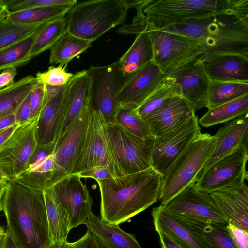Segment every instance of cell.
Masks as SVG:
<instances>
[{
    "label": "cell",
    "mask_w": 248,
    "mask_h": 248,
    "mask_svg": "<svg viewBox=\"0 0 248 248\" xmlns=\"http://www.w3.org/2000/svg\"><path fill=\"white\" fill-rule=\"evenodd\" d=\"M101 219L119 225L159 200L162 176L151 167L144 170L97 181Z\"/></svg>",
    "instance_id": "6da1fadb"
},
{
    "label": "cell",
    "mask_w": 248,
    "mask_h": 248,
    "mask_svg": "<svg viewBox=\"0 0 248 248\" xmlns=\"http://www.w3.org/2000/svg\"><path fill=\"white\" fill-rule=\"evenodd\" d=\"M200 42L205 50L201 60L216 54L248 57V0L241 6L210 17L159 30Z\"/></svg>",
    "instance_id": "7a4b0ae2"
},
{
    "label": "cell",
    "mask_w": 248,
    "mask_h": 248,
    "mask_svg": "<svg viewBox=\"0 0 248 248\" xmlns=\"http://www.w3.org/2000/svg\"><path fill=\"white\" fill-rule=\"evenodd\" d=\"M2 211L7 230L21 248H45L51 243L43 191L7 179Z\"/></svg>",
    "instance_id": "3957f363"
},
{
    "label": "cell",
    "mask_w": 248,
    "mask_h": 248,
    "mask_svg": "<svg viewBox=\"0 0 248 248\" xmlns=\"http://www.w3.org/2000/svg\"><path fill=\"white\" fill-rule=\"evenodd\" d=\"M247 0H141L134 7L133 23L159 30L193 20L210 17L237 8Z\"/></svg>",
    "instance_id": "277c9868"
},
{
    "label": "cell",
    "mask_w": 248,
    "mask_h": 248,
    "mask_svg": "<svg viewBox=\"0 0 248 248\" xmlns=\"http://www.w3.org/2000/svg\"><path fill=\"white\" fill-rule=\"evenodd\" d=\"M132 0H91L78 2L67 14L68 31L91 42L109 30L122 24L128 10L134 7Z\"/></svg>",
    "instance_id": "5b68a950"
},
{
    "label": "cell",
    "mask_w": 248,
    "mask_h": 248,
    "mask_svg": "<svg viewBox=\"0 0 248 248\" xmlns=\"http://www.w3.org/2000/svg\"><path fill=\"white\" fill-rule=\"evenodd\" d=\"M215 135L200 133L162 176L159 200L164 205L197 178L217 145Z\"/></svg>",
    "instance_id": "8992f818"
},
{
    "label": "cell",
    "mask_w": 248,
    "mask_h": 248,
    "mask_svg": "<svg viewBox=\"0 0 248 248\" xmlns=\"http://www.w3.org/2000/svg\"><path fill=\"white\" fill-rule=\"evenodd\" d=\"M110 155L109 170L113 177L139 172L152 167L154 138L145 139L115 123H107Z\"/></svg>",
    "instance_id": "52a82bcc"
},
{
    "label": "cell",
    "mask_w": 248,
    "mask_h": 248,
    "mask_svg": "<svg viewBox=\"0 0 248 248\" xmlns=\"http://www.w3.org/2000/svg\"><path fill=\"white\" fill-rule=\"evenodd\" d=\"M150 37L153 61L166 76L197 59L205 52L199 41L165 31L143 28Z\"/></svg>",
    "instance_id": "ba28073f"
},
{
    "label": "cell",
    "mask_w": 248,
    "mask_h": 248,
    "mask_svg": "<svg viewBox=\"0 0 248 248\" xmlns=\"http://www.w3.org/2000/svg\"><path fill=\"white\" fill-rule=\"evenodd\" d=\"M161 205L166 211L186 222L222 226L229 223L210 194L197 188L196 182Z\"/></svg>",
    "instance_id": "9c48e42d"
},
{
    "label": "cell",
    "mask_w": 248,
    "mask_h": 248,
    "mask_svg": "<svg viewBox=\"0 0 248 248\" xmlns=\"http://www.w3.org/2000/svg\"><path fill=\"white\" fill-rule=\"evenodd\" d=\"M39 116L18 124L0 146V168L7 179H16L26 169L37 146L36 132Z\"/></svg>",
    "instance_id": "30bf717a"
},
{
    "label": "cell",
    "mask_w": 248,
    "mask_h": 248,
    "mask_svg": "<svg viewBox=\"0 0 248 248\" xmlns=\"http://www.w3.org/2000/svg\"><path fill=\"white\" fill-rule=\"evenodd\" d=\"M248 146L241 144L200 174L196 183L197 188L209 194L242 184L248 180Z\"/></svg>",
    "instance_id": "8fae6325"
},
{
    "label": "cell",
    "mask_w": 248,
    "mask_h": 248,
    "mask_svg": "<svg viewBox=\"0 0 248 248\" xmlns=\"http://www.w3.org/2000/svg\"><path fill=\"white\" fill-rule=\"evenodd\" d=\"M92 79V103L107 123L114 122L117 97L126 79L118 61L108 65L91 66L87 69Z\"/></svg>",
    "instance_id": "7c38bea8"
},
{
    "label": "cell",
    "mask_w": 248,
    "mask_h": 248,
    "mask_svg": "<svg viewBox=\"0 0 248 248\" xmlns=\"http://www.w3.org/2000/svg\"><path fill=\"white\" fill-rule=\"evenodd\" d=\"M198 120L195 114L172 130L155 137L151 165L161 175L201 133Z\"/></svg>",
    "instance_id": "4fadbf2b"
},
{
    "label": "cell",
    "mask_w": 248,
    "mask_h": 248,
    "mask_svg": "<svg viewBox=\"0 0 248 248\" xmlns=\"http://www.w3.org/2000/svg\"><path fill=\"white\" fill-rule=\"evenodd\" d=\"M106 129L104 117L93 108L82 145L71 174H78L98 166H107L109 170L110 155Z\"/></svg>",
    "instance_id": "5bb4252c"
},
{
    "label": "cell",
    "mask_w": 248,
    "mask_h": 248,
    "mask_svg": "<svg viewBox=\"0 0 248 248\" xmlns=\"http://www.w3.org/2000/svg\"><path fill=\"white\" fill-rule=\"evenodd\" d=\"M91 90L92 79L87 70L74 74L65 85L54 142V151L77 117L86 107L92 103Z\"/></svg>",
    "instance_id": "9a60e30c"
},
{
    "label": "cell",
    "mask_w": 248,
    "mask_h": 248,
    "mask_svg": "<svg viewBox=\"0 0 248 248\" xmlns=\"http://www.w3.org/2000/svg\"><path fill=\"white\" fill-rule=\"evenodd\" d=\"M51 186L56 199L69 216L71 229L85 224L93 213V200L79 175H68Z\"/></svg>",
    "instance_id": "2e32d148"
},
{
    "label": "cell",
    "mask_w": 248,
    "mask_h": 248,
    "mask_svg": "<svg viewBox=\"0 0 248 248\" xmlns=\"http://www.w3.org/2000/svg\"><path fill=\"white\" fill-rule=\"evenodd\" d=\"M93 108L91 103L83 109L53 153L54 170L52 184L71 174L82 145Z\"/></svg>",
    "instance_id": "e0dca14e"
},
{
    "label": "cell",
    "mask_w": 248,
    "mask_h": 248,
    "mask_svg": "<svg viewBox=\"0 0 248 248\" xmlns=\"http://www.w3.org/2000/svg\"><path fill=\"white\" fill-rule=\"evenodd\" d=\"M167 76L174 79L180 96L190 104L195 112L207 108L210 80L201 60L197 58Z\"/></svg>",
    "instance_id": "ac0fdd59"
},
{
    "label": "cell",
    "mask_w": 248,
    "mask_h": 248,
    "mask_svg": "<svg viewBox=\"0 0 248 248\" xmlns=\"http://www.w3.org/2000/svg\"><path fill=\"white\" fill-rule=\"evenodd\" d=\"M166 76L152 61L127 76L117 97L118 105L138 108L158 88Z\"/></svg>",
    "instance_id": "d6986e66"
},
{
    "label": "cell",
    "mask_w": 248,
    "mask_h": 248,
    "mask_svg": "<svg viewBox=\"0 0 248 248\" xmlns=\"http://www.w3.org/2000/svg\"><path fill=\"white\" fill-rule=\"evenodd\" d=\"M209 194L229 223L248 231V187L245 182Z\"/></svg>",
    "instance_id": "ffe728a7"
},
{
    "label": "cell",
    "mask_w": 248,
    "mask_h": 248,
    "mask_svg": "<svg viewBox=\"0 0 248 248\" xmlns=\"http://www.w3.org/2000/svg\"><path fill=\"white\" fill-rule=\"evenodd\" d=\"M201 61L211 81L248 83V57L235 54H216Z\"/></svg>",
    "instance_id": "44dd1931"
},
{
    "label": "cell",
    "mask_w": 248,
    "mask_h": 248,
    "mask_svg": "<svg viewBox=\"0 0 248 248\" xmlns=\"http://www.w3.org/2000/svg\"><path fill=\"white\" fill-rule=\"evenodd\" d=\"M152 216L156 231L169 233L189 248H215L203 234L166 211L161 204L153 208Z\"/></svg>",
    "instance_id": "7402d4cb"
},
{
    "label": "cell",
    "mask_w": 248,
    "mask_h": 248,
    "mask_svg": "<svg viewBox=\"0 0 248 248\" xmlns=\"http://www.w3.org/2000/svg\"><path fill=\"white\" fill-rule=\"evenodd\" d=\"M248 113L232 120L220 128L215 135L217 140L216 146L199 175L239 145L248 146Z\"/></svg>",
    "instance_id": "603a6c76"
},
{
    "label": "cell",
    "mask_w": 248,
    "mask_h": 248,
    "mask_svg": "<svg viewBox=\"0 0 248 248\" xmlns=\"http://www.w3.org/2000/svg\"><path fill=\"white\" fill-rule=\"evenodd\" d=\"M195 114L190 104L178 96L167 102L146 121L155 137L172 130Z\"/></svg>",
    "instance_id": "cb8c5ba5"
},
{
    "label": "cell",
    "mask_w": 248,
    "mask_h": 248,
    "mask_svg": "<svg viewBox=\"0 0 248 248\" xmlns=\"http://www.w3.org/2000/svg\"><path fill=\"white\" fill-rule=\"evenodd\" d=\"M46 86V100L40 114L36 132L37 143L40 146L54 144L65 87Z\"/></svg>",
    "instance_id": "d4e9b609"
},
{
    "label": "cell",
    "mask_w": 248,
    "mask_h": 248,
    "mask_svg": "<svg viewBox=\"0 0 248 248\" xmlns=\"http://www.w3.org/2000/svg\"><path fill=\"white\" fill-rule=\"evenodd\" d=\"M84 225L110 248H142L133 235L123 231L119 225L107 224L93 213Z\"/></svg>",
    "instance_id": "484cf974"
},
{
    "label": "cell",
    "mask_w": 248,
    "mask_h": 248,
    "mask_svg": "<svg viewBox=\"0 0 248 248\" xmlns=\"http://www.w3.org/2000/svg\"><path fill=\"white\" fill-rule=\"evenodd\" d=\"M43 193L51 242L62 243L67 241L71 229L69 216L56 199L51 186L46 187Z\"/></svg>",
    "instance_id": "4316f807"
},
{
    "label": "cell",
    "mask_w": 248,
    "mask_h": 248,
    "mask_svg": "<svg viewBox=\"0 0 248 248\" xmlns=\"http://www.w3.org/2000/svg\"><path fill=\"white\" fill-rule=\"evenodd\" d=\"M136 35L132 45L119 60L125 76L153 61L152 44L148 32L143 30Z\"/></svg>",
    "instance_id": "83f0119b"
},
{
    "label": "cell",
    "mask_w": 248,
    "mask_h": 248,
    "mask_svg": "<svg viewBox=\"0 0 248 248\" xmlns=\"http://www.w3.org/2000/svg\"><path fill=\"white\" fill-rule=\"evenodd\" d=\"M37 83L35 77L28 75L0 90V118L16 112Z\"/></svg>",
    "instance_id": "f1b7e54d"
},
{
    "label": "cell",
    "mask_w": 248,
    "mask_h": 248,
    "mask_svg": "<svg viewBox=\"0 0 248 248\" xmlns=\"http://www.w3.org/2000/svg\"><path fill=\"white\" fill-rule=\"evenodd\" d=\"M248 112V94L234 100L208 108L207 111L198 120L199 124L209 127L226 123Z\"/></svg>",
    "instance_id": "f546056e"
},
{
    "label": "cell",
    "mask_w": 248,
    "mask_h": 248,
    "mask_svg": "<svg viewBox=\"0 0 248 248\" xmlns=\"http://www.w3.org/2000/svg\"><path fill=\"white\" fill-rule=\"evenodd\" d=\"M92 46V42L77 37L68 31L63 35L50 49L49 63L64 67L74 58Z\"/></svg>",
    "instance_id": "4dcf8cb0"
},
{
    "label": "cell",
    "mask_w": 248,
    "mask_h": 248,
    "mask_svg": "<svg viewBox=\"0 0 248 248\" xmlns=\"http://www.w3.org/2000/svg\"><path fill=\"white\" fill-rule=\"evenodd\" d=\"M67 32L68 24L66 16L41 24L36 30L35 37L30 51L31 59L50 49Z\"/></svg>",
    "instance_id": "1f68e13d"
},
{
    "label": "cell",
    "mask_w": 248,
    "mask_h": 248,
    "mask_svg": "<svg viewBox=\"0 0 248 248\" xmlns=\"http://www.w3.org/2000/svg\"><path fill=\"white\" fill-rule=\"evenodd\" d=\"M73 6L64 5L36 7L10 13L7 18L21 24H42L65 16Z\"/></svg>",
    "instance_id": "d6a6232c"
},
{
    "label": "cell",
    "mask_w": 248,
    "mask_h": 248,
    "mask_svg": "<svg viewBox=\"0 0 248 248\" xmlns=\"http://www.w3.org/2000/svg\"><path fill=\"white\" fill-rule=\"evenodd\" d=\"M180 96L174 79L167 76L156 90L138 108L140 117L147 120L160 108L171 98Z\"/></svg>",
    "instance_id": "836d02e7"
},
{
    "label": "cell",
    "mask_w": 248,
    "mask_h": 248,
    "mask_svg": "<svg viewBox=\"0 0 248 248\" xmlns=\"http://www.w3.org/2000/svg\"><path fill=\"white\" fill-rule=\"evenodd\" d=\"M248 94V83L211 81L208 108L234 100Z\"/></svg>",
    "instance_id": "e575fe53"
},
{
    "label": "cell",
    "mask_w": 248,
    "mask_h": 248,
    "mask_svg": "<svg viewBox=\"0 0 248 248\" xmlns=\"http://www.w3.org/2000/svg\"><path fill=\"white\" fill-rule=\"evenodd\" d=\"M36 30L24 39L0 50V72L9 68H17L30 62Z\"/></svg>",
    "instance_id": "d590c367"
},
{
    "label": "cell",
    "mask_w": 248,
    "mask_h": 248,
    "mask_svg": "<svg viewBox=\"0 0 248 248\" xmlns=\"http://www.w3.org/2000/svg\"><path fill=\"white\" fill-rule=\"evenodd\" d=\"M114 122L140 138H155L148 123L139 114L136 108L118 105L115 111Z\"/></svg>",
    "instance_id": "8d00e7d4"
},
{
    "label": "cell",
    "mask_w": 248,
    "mask_h": 248,
    "mask_svg": "<svg viewBox=\"0 0 248 248\" xmlns=\"http://www.w3.org/2000/svg\"><path fill=\"white\" fill-rule=\"evenodd\" d=\"M54 170L53 154L33 170L24 172L15 180L34 190L43 191L52 185Z\"/></svg>",
    "instance_id": "74e56055"
},
{
    "label": "cell",
    "mask_w": 248,
    "mask_h": 248,
    "mask_svg": "<svg viewBox=\"0 0 248 248\" xmlns=\"http://www.w3.org/2000/svg\"><path fill=\"white\" fill-rule=\"evenodd\" d=\"M41 24L15 22L0 18V50L15 44L32 34Z\"/></svg>",
    "instance_id": "f35d334b"
},
{
    "label": "cell",
    "mask_w": 248,
    "mask_h": 248,
    "mask_svg": "<svg viewBox=\"0 0 248 248\" xmlns=\"http://www.w3.org/2000/svg\"><path fill=\"white\" fill-rule=\"evenodd\" d=\"M186 222L203 234L215 248H238L228 234L226 226Z\"/></svg>",
    "instance_id": "ab89813d"
},
{
    "label": "cell",
    "mask_w": 248,
    "mask_h": 248,
    "mask_svg": "<svg viewBox=\"0 0 248 248\" xmlns=\"http://www.w3.org/2000/svg\"><path fill=\"white\" fill-rule=\"evenodd\" d=\"M10 13L36 7L58 5H74L76 0H0Z\"/></svg>",
    "instance_id": "60d3db41"
},
{
    "label": "cell",
    "mask_w": 248,
    "mask_h": 248,
    "mask_svg": "<svg viewBox=\"0 0 248 248\" xmlns=\"http://www.w3.org/2000/svg\"><path fill=\"white\" fill-rule=\"evenodd\" d=\"M73 75L66 72L64 67L51 66L46 71L37 72L35 78L38 83L51 87H60L66 85Z\"/></svg>",
    "instance_id": "b9f144b4"
},
{
    "label": "cell",
    "mask_w": 248,
    "mask_h": 248,
    "mask_svg": "<svg viewBox=\"0 0 248 248\" xmlns=\"http://www.w3.org/2000/svg\"><path fill=\"white\" fill-rule=\"evenodd\" d=\"M46 98V86L38 83L31 93V119L40 115Z\"/></svg>",
    "instance_id": "7bdbcfd3"
},
{
    "label": "cell",
    "mask_w": 248,
    "mask_h": 248,
    "mask_svg": "<svg viewBox=\"0 0 248 248\" xmlns=\"http://www.w3.org/2000/svg\"><path fill=\"white\" fill-rule=\"evenodd\" d=\"M225 228L229 236L238 248H248V231L230 223Z\"/></svg>",
    "instance_id": "ee69618b"
},
{
    "label": "cell",
    "mask_w": 248,
    "mask_h": 248,
    "mask_svg": "<svg viewBox=\"0 0 248 248\" xmlns=\"http://www.w3.org/2000/svg\"><path fill=\"white\" fill-rule=\"evenodd\" d=\"M75 248H110L93 233L87 230L86 233L75 242Z\"/></svg>",
    "instance_id": "f6af8a7d"
},
{
    "label": "cell",
    "mask_w": 248,
    "mask_h": 248,
    "mask_svg": "<svg viewBox=\"0 0 248 248\" xmlns=\"http://www.w3.org/2000/svg\"><path fill=\"white\" fill-rule=\"evenodd\" d=\"M80 178H91L98 181L113 178L107 166L95 167L78 174Z\"/></svg>",
    "instance_id": "bcb514c9"
},
{
    "label": "cell",
    "mask_w": 248,
    "mask_h": 248,
    "mask_svg": "<svg viewBox=\"0 0 248 248\" xmlns=\"http://www.w3.org/2000/svg\"><path fill=\"white\" fill-rule=\"evenodd\" d=\"M161 248H189L168 232L157 231Z\"/></svg>",
    "instance_id": "7dc6e473"
},
{
    "label": "cell",
    "mask_w": 248,
    "mask_h": 248,
    "mask_svg": "<svg viewBox=\"0 0 248 248\" xmlns=\"http://www.w3.org/2000/svg\"><path fill=\"white\" fill-rule=\"evenodd\" d=\"M31 92L22 102L16 111V123L18 124L24 123L31 118Z\"/></svg>",
    "instance_id": "c3c4849f"
},
{
    "label": "cell",
    "mask_w": 248,
    "mask_h": 248,
    "mask_svg": "<svg viewBox=\"0 0 248 248\" xmlns=\"http://www.w3.org/2000/svg\"><path fill=\"white\" fill-rule=\"evenodd\" d=\"M17 75L16 68H9L0 73V90L13 84L15 77Z\"/></svg>",
    "instance_id": "681fc988"
},
{
    "label": "cell",
    "mask_w": 248,
    "mask_h": 248,
    "mask_svg": "<svg viewBox=\"0 0 248 248\" xmlns=\"http://www.w3.org/2000/svg\"><path fill=\"white\" fill-rule=\"evenodd\" d=\"M0 248H21L12 234L7 230L1 242Z\"/></svg>",
    "instance_id": "f907efd6"
},
{
    "label": "cell",
    "mask_w": 248,
    "mask_h": 248,
    "mask_svg": "<svg viewBox=\"0 0 248 248\" xmlns=\"http://www.w3.org/2000/svg\"><path fill=\"white\" fill-rule=\"evenodd\" d=\"M16 113L14 112L0 118V131L17 124Z\"/></svg>",
    "instance_id": "816d5d0a"
},
{
    "label": "cell",
    "mask_w": 248,
    "mask_h": 248,
    "mask_svg": "<svg viewBox=\"0 0 248 248\" xmlns=\"http://www.w3.org/2000/svg\"><path fill=\"white\" fill-rule=\"evenodd\" d=\"M18 124H16L6 129L0 131V146L9 138L16 128Z\"/></svg>",
    "instance_id": "f5cc1de1"
},
{
    "label": "cell",
    "mask_w": 248,
    "mask_h": 248,
    "mask_svg": "<svg viewBox=\"0 0 248 248\" xmlns=\"http://www.w3.org/2000/svg\"><path fill=\"white\" fill-rule=\"evenodd\" d=\"M75 242H69L67 241L62 243H51L45 248H75Z\"/></svg>",
    "instance_id": "db71d44e"
},
{
    "label": "cell",
    "mask_w": 248,
    "mask_h": 248,
    "mask_svg": "<svg viewBox=\"0 0 248 248\" xmlns=\"http://www.w3.org/2000/svg\"><path fill=\"white\" fill-rule=\"evenodd\" d=\"M7 186V180L0 183V212L2 211V201Z\"/></svg>",
    "instance_id": "11a10c76"
},
{
    "label": "cell",
    "mask_w": 248,
    "mask_h": 248,
    "mask_svg": "<svg viewBox=\"0 0 248 248\" xmlns=\"http://www.w3.org/2000/svg\"><path fill=\"white\" fill-rule=\"evenodd\" d=\"M9 14L6 6L0 1V18L7 17Z\"/></svg>",
    "instance_id": "9f6ffc18"
},
{
    "label": "cell",
    "mask_w": 248,
    "mask_h": 248,
    "mask_svg": "<svg viewBox=\"0 0 248 248\" xmlns=\"http://www.w3.org/2000/svg\"><path fill=\"white\" fill-rule=\"evenodd\" d=\"M5 231L3 228V227L0 225V246L3 238V237L5 235Z\"/></svg>",
    "instance_id": "6f0895ef"
},
{
    "label": "cell",
    "mask_w": 248,
    "mask_h": 248,
    "mask_svg": "<svg viewBox=\"0 0 248 248\" xmlns=\"http://www.w3.org/2000/svg\"><path fill=\"white\" fill-rule=\"evenodd\" d=\"M7 180L0 168V183Z\"/></svg>",
    "instance_id": "680465c9"
}]
</instances>
